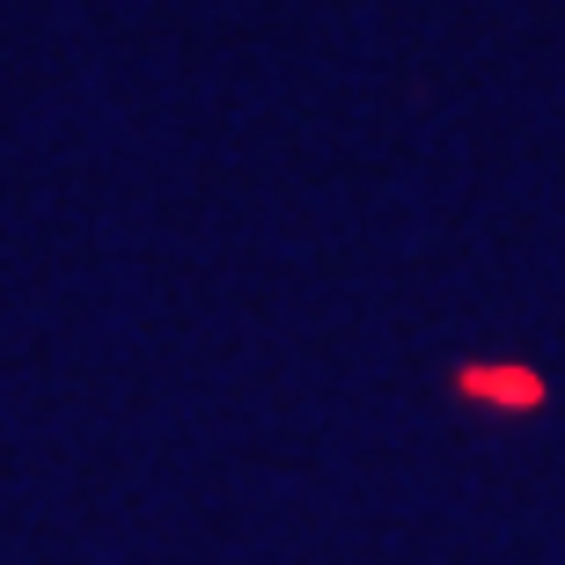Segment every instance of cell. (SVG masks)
<instances>
[{"instance_id": "cell-1", "label": "cell", "mask_w": 565, "mask_h": 565, "mask_svg": "<svg viewBox=\"0 0 565 565\" xmlns=\"http://www.w3.org/2000/svg\"><path fill=\"white\" fill-rule=\"evenodd\" d=\"M462 382H470V390H484V397H507V404H536V397H544L529 375H500V367H470Z\"/></svg>"}]
</instances>
